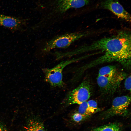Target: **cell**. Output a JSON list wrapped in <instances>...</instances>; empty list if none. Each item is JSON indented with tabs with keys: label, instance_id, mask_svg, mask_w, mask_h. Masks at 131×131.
I'll return each mask as SVG.
<instances>
[{
	"label": "cell",
	"instance_id": "obj_11",
	"mask_svg": "<svg viewBox=\"0 0 131 131\" xmlns=\"http://www.w3.org/2000/svg\"><path fill=\"white\" fill-rule=\"evenodd\" d=\"M119 71L114 66L108 65L103 67L99 71L98 75L108 77L113 76Z\"/></svg>",
	"mask_w": 131,
	"mask_h": 131
},
{
	"label": "cell",
	"instance_id": "obj_14",
	"mask_svg": "<svg viewBox=\"0 0 131 131\" xmlns=\"http://www.w3.org/2000/svg\"><path fill=\"white\" fill-rule=\"evenodd\" d=\"M73 120L75 122L79 123L82 121L86 118L78 112L74 113L72 116Z\"/></svg>",
	"mask_w": 131,
	"mask_h": 131
},
{
	"label": "cell",
	"instance_id": "obj_4",
	"mask_svg": "<svg viewBox=\"0 0 131 131\" xmlns=\"http://www.w3.org/2000/svg\"><path fill=\"white\" fill-rule=\"evenodd\" d=\"M91 93L90 83L88 81L84 80L78 86L67 94L64 102L67 105L74 104L80 105L87 101L90 97Z\"/></svg>",
	"mask_w": 131,
	"mask_h": 131
},
{
	"label": "cell",
	"instance_id": "obj_1",
	"mask_svg": "<svg viewBox=\"0 0 131 131\" xmlns=\"http://www.w3.org/2000/svg\"><path fill=\"white\" fill-rule=\"evenodd\" d=\"M131 34L123 31L111 37L103 38L87 45L69 51L72 57L80 54L95 50H100L114 57L116 62L127 66L131 63Z\"/></svg>",
	"mask_w": 131,
	"mask_h": 131
},
{
	"label": "cell",
	"instance_id": "obj_8",
	"mask_svg": "<svg viewBox=\"0 0 131 131\" xmlns=\"http://www.w3.org/2000/svg\"><path fill=\"white\" fill-rule=\"evenodd\" d=\"M104 8L111 12L118 18L130 22L131 16L122 5L116 0H107L103 3Z\"/></svg>",
	"mask_w": 131,
	"mask_h": 131
},
{
	"label": "cell",
	"instance_id": "obj_6",
	"mask_svg": "<svg viewBox=\"0 0 131 131\" xmlns=\"http://www.w3.org/2000/svg\"><path fill=\"white\" fill-rule=\"evenodd\" d=\"M131 102V97L129 96H123L115 98L113 101L111 107L103 114L104 117L126 115Z\"/></svg>",
	"mask_w": 131,
	"mask_h": 131
},
{
	"label": "cell",
	"instance_id": "obj_10",
	"mask_svg": "<svg viewBox=\"0 0 131 131\" xmlns=\"http://www.w3.org/2000/svg\"><path fill=\"white\" fill-rule=\"evenodd\" d=\"M24 130V131H46L42 122L37 117L29 119Z\"/></svg>",
	"mask_w": 131,
	"mask_h": 131
},
{
	"label": "cell",
	"instance_id": "obj_9",
	"mask_svg": "<svg viewBox=\"0 0 131 131\" xmlns=\"http://www.w3.org/2000/svg\"><path fill=\"white\" fill-rule=\"evenodd\" d=\"M88 0H57V11L61 14L71 8H79L88 3Z\"/></svg>",
	"mask_w": 131,
	"mask_h": 131
},
{
	"label": "cell",
	"instance_id": "obj_16",
	"mask_svg": "<svg viewBox=\"0 0 131 131\" xmlns=\"http://www.w3.org/2000/svg\"><path fill=\"white\" fill-rule=\"evenodd\" d=\"M0 131H7L6 127L4 126L0 125Z\"/></svg>",
	"mask_w": 131,
	"mask_h": 131
},
{
	"label": "cell",
	"instance_id": "obj_3",
	"mask_svg": "<svg viewBox=\"0 0 131 131\" xmlns=\"http://www.w3.org/2000/svg\"><path fill=\"white\" fill-rule=\"evenodd\" d=\"M80 59L79 58L63 61L52 68L43 69L45 81L53 87L63 86L62 73L64 69L68 65Z\"/></svg>",
	"mask_w": 131,
	"mask_h": 131
},
{
	"label": "cell",
	"instance_id": "obj_2",
	"mask_svg": "<svg viewBox=\"0 0 131 131\" xmlns=\"http://www.w3.org/2000/svg\"><path fill=\"white\" fill-rule=\"evenodd\" d=\"M85 32L67 33L55 37L47 41L41 49V53L46 54L56 49H65L76 41L86 35Z\"/></svg>",
	"mask_w": 131,
	"mask_h": 131
},
{
	"label": "cell",
	"instance_id": "obj_5",
	"mask_svg": "<svg viewBox=\"0 0 131 131\" xmlns=\"http://www.w3.org/2000/svg\"><path fill=\"white\" fill-rule=\"evenodd\" d=\"M127 76L125 73L119 71L111 76L105 77L98 75L97 82L99 87L104 93H112L119 87L121 82Z\"/></svg>",
	"mask_w": 131,
	"mask_h": 131
},
{
	"label": "cell",
	"instance_id": "obj_15",
	"mask_svg": "<svg viewBox=\"0 0 131 131\" xmlns=\"http://www.w3.org/2000/svg\"><path fill=\"white\" fill-rule=\"evenodd\" d=\"M131 76H129L125 80L124 86L125 88L127 90H131Z\"/></svg>",
	"mask_w": 131,
	"mask_h": 131
},
{
	"label": "cell",
	"instance_id": "obj_13",
	"mask_svg": "<svg viewBox=\"0 0 131 131\" xmlns=\"http://www.w3.org/2000/svg\"><path fill=\"white\" fill-rule=\"evenodd\" d=\"M93 131H121V128L117 123H113L96 128Z\"/></svg>",
	"mask_w": 131,
	"mask_h": 131
},
{
	"label": "cell",
	"instance_id": "obj_12",
	"mask_svg": "<svg viewBox=\"0 0 131 131\" xmlns=\"http://www.w3.org/2000/svg\"><path fill=\"white\" fill-rule=\"evenodd\" d=\"M78 112L86 118L96 113L89 106L87 101L79 105Z\"/></svg>",
	"mask_w": 131,
	"mask_h": 131
},
{
	"label": "cell",
	"instance_id": "obj_7",
	"mask_svg": "<svg viewBox=\"0 0 131 131\" xmlns=\"http://www.w3.org/2000/svg\"><path fill=\"white\" fill-rule=\"evenodd\" d=\"M26 23L25 19L0 14V26L11 30L23 31Z\"/></svg>",
	"mask_w": 131,
	"mask_h": 131
}]
</instances>
